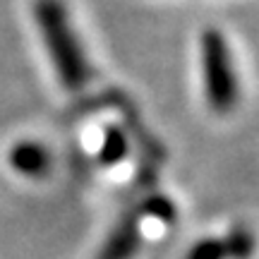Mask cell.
<instances>
[{"label": "cell", "mask_w": 259, "mask_h": 259, "mask_svg": "<svg viewBox=\"0 0 259 259\" xmlns=\"http://www.w3.org/2000/svg\"><path fill=\"white\" fill-rule=\"evenodd\" d=\"M34 17L60 84L70 92L84 89L92 79V65L74 34L65 5L60 0H36Z\"/></svg>", "instance_id": "obj_1"}, {"label": "cell", "mask_w": 259, "mask_h": 259, "mask_svg": "<svg viewBox=\"0 0 259 259\" xmlns=\"http://www.w3.org/2000/svg\"><path fill=\"white\" fill-rule=\"evenodd\" d=\"M199 51H202L206 103L216 113L233 111L240 99V87H238L228 41L219 29H206L199 41Z\"/></svg>", "instance_id": "obj_2"}, {"label": "cell", "mask_w": 259, "mask_h": 259, "mask_svg": "<svg viewBox=\"0 0 259 259\" xmlns=\"http://www.w3.org/2000/svg\"><path fill=\"white\" fill-rule=\"evenodd\" d=\"M139 242H142L139 216L137 213H127L111 231L108 240L103 242V250L99 252V259H135V254L139 250Z\"/></svg>", "instance_id": "obj_3"}, {"label": "cell", "mask_w": 259, "mask_h": 259, "mask_svg": "<svg viewBox=\"0 0 259 259\" xmlns=\"http://www.w3.org/2000/svg\"><path fill=\"white\" fill-rule=\"evenodd\" d=\"M10 166L24 178H44L51 170V151L38 142H19L10 151Z\"/></svg>", "instance_id": "obj_4"}, {"label": "cell", "mask_w": 259, "mask_h": 259, "mask_svg": "<svg viewBox=\"0 0 259 259\" xmlns=\"http://www.w3.org/2000/svg\"><path fill=\"white\" fill-rule=\"evenodd\" d=\"M130 151V142H127V135L122 132L120 127H106L103 132V139H101V149H99V161L103 166H115L120 163L122 158L127 156Z\"/></svg>", "instance_id": "obj_5"}, {"label": "cell", "mask_w": 259, "mask_h": 259, "mask_svg": "<svg viewBox=\"0 0 259 259\" xmlns=\"http://www.w3.org/2000/svg\"><path fill=\"white\" fill-rule=\"evenodd\" d=\"M223 245H226L228 259H250L254 252V238L247 228H233L223 238Z\"/></svg>", "instance_id": "obj_6"}, {"label": "cell", "mask_w": 259, "mask_h": 259, "mask_svg": "<svg viewBox=\"0 0 259 259\" xmlns=\"http://www.w3.org/2000/svg\"><path fill=\"white\" fill-rule=\"evenodd\" d=\"M142 213L144 216H151V219H156L161 223H173L176 219V206L173 202L163 197V194H151L147 202L142 204Z\"/></svg>", "instance_id": "obj_7"}, {"label": "cell", "mask_w": 259, "mask_h": 259, "mask_svg": "<svg viewBox=\"0 0 259 259\" xmlns=\"http://www.w3.org/2000/svg\"><path fill=\"white\" fill-rule=\"evenodd\" d=\"M185 259H228V254L221 238H204L190 247Z\"/></svg>", "instance_id": "obj_8"}]
</instances>
